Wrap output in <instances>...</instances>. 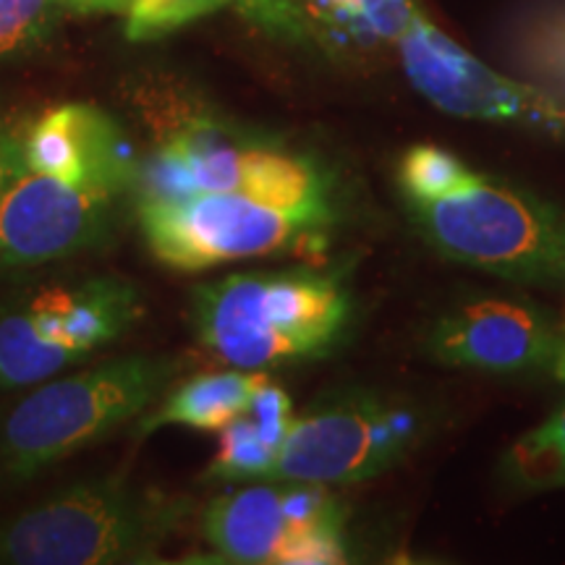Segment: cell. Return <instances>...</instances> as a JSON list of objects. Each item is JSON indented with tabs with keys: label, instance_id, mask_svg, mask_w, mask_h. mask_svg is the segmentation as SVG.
Segmentation results:
<instances>
[{
	"label": "cell",
	"instance_id": "6",
	"mask_svg": "<svg viewBox=\"0 0 565 565\" xmlns=\"http://www.w3.org/2000/svg\"><path fill=\"white\" fill-rule=\"evenodd\" d=\"M333 217V207H288L249 194L137 202V221L150 252L162 265L186 273L282 252Z\"/></svg>",
	"mask_w": 565,
	"mask_h": 565
},
{
	"label": "cell",
	"instance_id": "16",
	"mask_svg": "<svg viewBox=\"0 0 565 565\" xmlns=\"http://www.w3.org/2000/svg\"><path fill=\"white\" fill-rule=\"evenodd\" d=\"M301 3L315 19L324 47L330 34L395 45L408 21L414 19V11L422 9L416 0H301Z\"/></svg>",
	"mask_w": 565,
	"mask_h": 565
},
{
	"label": "cell",
	"instance_id": "4",
	"mask_svg": "<svg viewBox=\"0 0 565 565\" xmlns=\"http://www.w3.org/2000/svg\"><path fill=\"white\" fill-rule=\"evenodd\" d=\"M175 372L171 356H126L40 387L6 416L0 466L13 479L34 477L145 412Z\"/></svg>",
	"mask_w": 565,
	"mask_h": 565
},
{
	"label": "cell",
	"instance_id": "18",
	"mask_svg": "<svg viewBox=\"0 0 565 565\" xmlns=\"http://www.w3.org/2000/svg\"><path fill=\"white\" fill-rule=\"evenodd\" d=\"M61 11L58 0H0V63L45 45Z\"/></svg>",
	"mask_w": 565,
	"mask_h": 565
},
{
	"label": "cell",
	"instance_id": "7",
	"mask_svg": "<svg viewBox=\"0 0 565 565\" xmlns=\"http://www.w3.org/2000/svg\"><path fill=\"white\" fill-rule=\"evenodd\" d=\"M141 315L131 280L87 278L32 294L0 315V391L38 385L116 341Z\"/></svg>",
	"mask_w": 565,
	"mask_h": 565
},
{
	"label": "cell",
	"instance_id": "1",
	"mask_svg": "<svg viewBox=\"0 0 565 565\" xmlns=\"http://www.w3.org/2000/svg\"><path fill=\"white\" fill-rule=\"evenodd\" d=\"M204 349L238 370H267L328 353L349 324L343 286L317 273H236L194 291Z\"/></svg>",
	"mask_w": 565,
	"mask_h": 565
},
{
	"label": "cell",
	"instance_id": "2",
	"mask_svg": "<svg viewBox=\"0 0 565 565\" xmlns=\"http://www.w3.org/2000/svg\"><path fill=\"white\" fill-rule=\"evenodd\" d=\"M134 200L249 194L288 207H333L330 179L315 160L236 131L200 100L137 162Z\"/></svg>",
	"mask_w": 565,
	"mask_h": 565
},
{
	"label": "cell",
	"instance_id": "13",
	"mask_svg": "<svg viewBox=\"0 0 565 565\" xmlns=\"http://www.w3.org/2000/svg\"><path fill=\"white\" fill-rule=\"evenodd\" d=\"M24 160L38 173L116 192H131L139 162L121 124L87 103H66L42 113L26 129Z\"/></svg>",
	"mask_w": 565,
	"mask_h": 565
},
{
	"label": "cell",
	"instance_id": "15",
	"mask_svg": "<svg viewBox=\"0 0 565 565\" xmlns=\"http://www.w3.org/2000/svg\"><path fill=\"white\" fill-rule=\"evenodd\" d=\"M267 377L259 370L207 372L181 383L168 393L158 412L139 424L141 433H154L160 427H192L204 433H221L223 427L242 416Z\"/></svg>",
	"mask_w": 565,
	"mask_h": 565
},
{
	"label": "cell",
	"instance_id": "5",
	"mask_svg": "<svg viewBox=\"0 0 565 565\" xmlns=\"http://www.w3.org/2000/svg\"><path fill=\"white\" fill-rule=\"evenodd\" d=\"M406 204L422 236L456 263L526 282L565 275V221L508 183L471 173L448 194Z\"/></svg>",
	"mask_w": 565,
	"mask_h": 565
},
{
	"label": "cell",
	"instance_id": "23",
	"mask_svg": "<svg viewBox=\"0 0 565 565\" xmlns=\"http://www.w3.org/2000/svg\"><path fill=\"white\" fill-rule=\"evenodd\" d=\"M63 11L76 13H126L129 0H58Z\"/></svg>",
	"mask_w": 565,
	"mask_h": 565
},
{
	"label": "cell",
	"instance_id": "8",
	"mask_svg": "<svg viewBox=\"0 0 565 565\" xmlns=\"http://www.w3.org/2000/svg\"><path fill=\"white\" fill-rule=\"evenodd\" d=\"M204 540L231 563L328 565L349 561L345 511L324 484L259 479L215 498Z\"/></svg>",
	"mask_w": 565,
	"mask_h": 565
},
{
	"label": "cell",
	"instance_id": "14",
	"mask_svg": "<svg viewBox=\"0 0 565 565\" xmlns=\"http://www.w3.org/2000/svg\"><path fill=\"white\" fill-rule=\"evenodd\" d=\"M291 422V398L282 387L267 380L254 395L249 408L221 429V445L212 458L207 477L223 479V482L267 479Z\"/></svg>",
	"mask_w": 565,
	"mask_h": 565
},
{
	"label": "cell",
	"instance_id": "17",
	"mask_svg": "<svg viewBox=\"0 0 565 565\" xmlns=\"http://www.w3.org/2000/svg\"><path fill=\"white\" fill-rule=\"evenodd\" d=\"M505 475L524 490L565 487V406L513 445Z\"/></svg>",
	"mask_w": 565,
	"mask_h": 565
},
{
	"label": "cell",
	"instance_id": "11",
	"mask_svg": "<svg viewBox=\"0 0 565 565\" xmlns=\"http://www.w3.org/2000/svg\"><path fill=\"white\" fill-rule=\"evenodd\" d=\"M124 192L24 168L0 192V267L71 257L110 236Z\"/></svg>",
	"mask_w": 565,
	"mask_h": 565
},
{
	"label": "cell",
	"instance_id": "20",
	"mask_svg": "<svg viewBox=\"0 0 565 565\" xmlns=\"http://www.w3.org/2000/svg\"><path fill=\"white\" fill-rule=\"evenodd\" d=\"M231 6V0H129L126 40L152 42Z\"/></svg>",
	"mask_w": 565,
	"mask_h": 565
},
{
	"label": "cell",
	"instance_id": "12",
	"mask_svg": "<svg viewBox=\"0 0 565 565\" xmlns=\"http://www.w3.org/2000/svg\"><path fill=\"white\" fill-rule=\"evenodd\" d=\"M563 333L540 309L508 299H479L450 312L429 335L437 362L482 372L553 366Z\"/></svg>",
	"mask_w": 565,
	"mask_h": 565
},
{
	"label": "cell",
	"instance_id": "10",
	"mask_svg": "<svg viewBox=\"0 0 565 565\" xmlns=\"http://www.w3.org/2000/svg\"><path fill=\"white\" fill-rule=\"evenodd\" d=\"M395 47L414 87L450 116L565 134V103L490 68L424 11L412 19Z\"/></svg>",
	"mask_w": 565,
	"mask_h": 565
},
{
	"label": "cell",
	"instance_id": "19",
	"mask_svg": "<svg viewBox=\"0 0 565 565\" xmlns=\"http://www.w3.org/2000/svg\"><path fill=\"white\" fill-rule=\"evenodd\" d=\"M475 173L461 158L440 150V147L419 145L412 147L398 166V181L408 200H435V196L448 194L450 189Z\"/></svg>",
	"mask_w": 565,
	"mask_h": 565
},
{
	"label": "cell",
	"instance_id": "21",
	"mask_svg": "<svg viewBox=\"0 0 565 565\" xmlns=\"http://www.w3.org/2000/svg\"><path fill=\"white\" fill-rule=\"evenodd\" d=\"M231 6L275 40L299 47H324L322 34L301 0H231Z\"/></svg>",
	"mask_w": 565,
	"mask_h": 565
},
{
	"label": "cell",
	"instance_id": "9",
	"mask_svg": "<svg viewBox=\"0 0 565 565\" xmlns=\"http://www.w3.org/2000/svg\"><path fill=\"white\" fill-rule=\"evenodd\" d=\"M416 435L414 414L370 395H343L294 416L267 479L353 484L383 475Z\"/></svg>",
	"mask_w": 565,
	"mask_h": 565
},
{
	"label": "cell",
	"instance_id": "22",
	"mask_svg": "<svg viewBox=\"0 0 565 565\" xmlns=\"http://www.w3.org/2000/svg\"><path fill=\"white\" fill-rule=\"evenodd\" d=\"M26 129L19 121L0 116V192L26 168L24 160Z\"/></svg>",
	"mask_w": 565,
	"mask_h": 565
},
{
	"label": "cell",
	"instance_id": "24",
	"mask_svg": "<svg viewBox=\"0 0 565 565\" xmlns=\"http://www.w3.org/2000/svg\"><path fill=\"white\" fill-rule=\"evenodd\" d=\"M553 370H555L557 377L565 380V333H563V338H561V349H557V356H555V362H553Z\"/></svg>",
	"mask_w": 565,
	"mask_h": 565
},
{
	"label": "cell",
	"instance_id": "3",
	"mask_svg": "<svg viewBox=\"0 0 565 565\" xmlns=\"http://www.w3.org/2000/svg\"><path fill=\"white\" fill-rule=\"evenodd\" d=\"M192 511L183 494L100 479L63 490L0 526V563L110 565L158 561Z\"/></svg>",
	"mask_w": 565,
	"mask_h": 565
}]
</instances>
